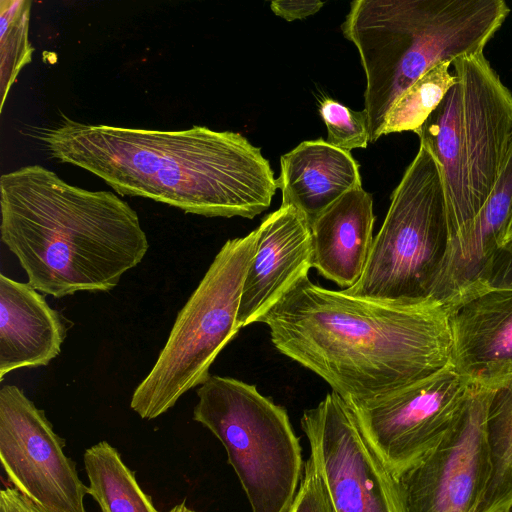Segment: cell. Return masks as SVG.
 <instances>
[{
    "instance_id": "6da1fadb",
    "label": "cell",
    "mask_w": 512,
    "mask_h": 512,
    "mask_svg": "<svg viewBox=\"0 0 512 512\" xmlns=\"http://www.w3.org/2000/svg\"><path fill=\"white\" fill-rule=\"evenodd\" d=\"M260 322L279 352L348 403L390 394L451 363L446 306L434 298L383 302L326 289L307 275Z\"/></svg>"
},
{
    "instance_id": "7a4b0ae2",
    "label": "cell",
    "mask_w": 512,
    "mask_h": 512,
    "mask_svg": "<svg viewBox=\"0 0 512 512\" xmlns=\"http://www.w3.org/2000/svg\"><path fill=\"white\" fill-rule=\"evenodd\" d=\"M39 138L52 158L92 173L117 193L185 213L253 219L277 189L261 150L231 131L93 125L62 116Z\"/></svg>"
},
{
    "instance_id": "3957f363",
    "label": "cell",
    "mask_w": 512,
    "mask_h": 512,
    "mask_svg": "<svg viewBox=\"0 0 512 512\" xmlns=\"http://www.w3.org/2000/svg\"><path fill=\"white\" fill-rule=\"evenodd\" d=\"M0 212L1 241L28 284L56 298L110 291L149 248L127 202L69 184L40 165L1 175Z\"/></svg>"
},
{
    "instance_id": "277c9868",
    "label": "cell",
    "mask_w": 512,
    "mask_h": 512,
    "mask_svg": "<svg viewBox=\"0 0 512 512\" xmlns=\"http://www.w3.org/2000/svg\"><path fill=\"white\" fill-rule=\"evenodd\" d=\"M510 13L504 0H356L341 26L366 77L370 142L401 94L435 64L483 52Z\"/></svg>"
},
{
    "instance_id": "5b68a950",
    "label": "cell",
    "mask_w": 512,
    "mask_h": 512,
    "mask_svg": "<svg viewBox=\"0 0 512 512\" xmlns=\"http://www.w3.org/2000/svg\"><path fill=\"white\" fill-rule=\"evenodd\" d=\"M452 67L457 82L417 132L442 173L445 263L467 239L512 158L511 91L483 52L458 57Z\"/></svg>"
},
{
    "instance_id": "8992f818",
    "label": "cell",
    "mask_w": 512,
    "mask_h": 512,
    "mask_svg": "<svg viewBox=\"0 0 512 512\" xmlns=\"http://www.w3.org/2000/svg\"><path fill=\"white\" fill-rule=\"evenodd\" d=\"M258 239L256 228L227 240L178 312L155 364L132 394L130 407L140 418L161 416L211 376L214 360L240 330L243 283Z\"/></svg>"
},
{
    "instance_id": "52a82bcc",
    "label": "cell",
    "mask_w": 512,
    "mask_h": 512,
    "mask_svg": "<svg viewBox=\"0 0 512 512\" xmlns=\"http://www.w3.org/2000/svg\"><path fill=\"white\" fill-rule=\"evenodd\" d=\"M196 394L193 420L222 443L251 512H287L304 463L286 409L231 377L211 375Z\"/></svg>"
},
{
    "instance_id": "ba28073f",
    "label": "cell",
    "mask_w": 512,
    "mask_h": 512,
    "mask_svg": "<svg viewBox=\"0 0 512 512\" xmlns=\"http://www.w3.org/2000/svg\"><path fill=\"white\" fill-rule=\"evenodd\" d=\"M449 249L443 178L423 145L391 195L359 281L347 293L409 304L432 298Z\"/></svg>"
},
{
    "instance_id": "9c48e42d",
    "label": "cell",
    "mask_w": 512,
    "mask_h": 512,
    "mask_svg": "<svg viewBox=\"0 0 512 512\" xmlns=\"http://www.w3.org/2000/svg\"><path fill=\"white\" fill-rule=\"evenodd\" d=\"M300 423L335 512H407L399 477L339 394L305 410Z\"/></svg>"
},
{
    "instance_id": "30bf717a",
    "label": "cell",
    "mask_w": 512,
    "mask_h": 512,
    "mask_svg": "<svg viewBox=\"0 0 512 512\" xmlns=\"http://www.w3.org/2000/svg\"><path fill=\"white\" fill-rule=\"evenodd\" d=\"M473 384L452 362L431 376L375 399L349 403L369 441L400 477L456 423Z\"/></svg>"
},
{
    "instance_id": "8fae6325",
    "label": "cell",
    "mask_w": 512,
    "mask_h": 512,
    "mask_svg": "<svg viewBox=\"0 0 512 512\" xmlns=\"http://www.w3.org/2000/svg\"><path fill=\"white\" fill-rule=\"evenodd\" d=\"M45 412L15 385L0 389V460L8 480L42 512H86V486Z\"/></svg>"
},
{
    "instance_id": "7c38bea8",
    "label": "cell",
    "mask_w": 512,
    "mask_h": 512,
    "mask_svg": "<svg viewBox=\"0 0 512 512\" xmlns=\"http://www.w3.org/2000/svg\"><path fill=\"white\" fill-rule=\"evenodd\" d=\"M494 391L473 384L456 423L399 477L407 512L478 511L491 473L487 412Z\"/></svg>"
},
{
    "instance_id": "4fadbf2b",
    "label": "cell",
    "mask_w": 512,
    "mask_h": 512,
    "mask_svg": "<svg viewBox=\"0 0 512 512\" xmlns=\"http://www.w3.org/2000/svg\"><path fill=\"white\" fill-rule=\"evenodd\" d=\"M451 362L472 384L498 389L512 380V289L478 283L446 303Z\"/></svg>"
},
{
    "instance_id": "5bb4252c",
    "label": "cell",
    "mask_w": 512,
    "mask_h": 512,
    "mask_svg": "<svg viewBox=\"0 0 512 512\" xmlns=\"http://www.w3.org/2000/svg\"><path fill=\"white\" fill-rule=\"evenodd\" d=\"M259 239L241 295L239 328L263 316L312 268V234L305 217L292 206L268 214L258 227Z\"/></svg>"
},
{
    "instance_id": "9a60e30c",
    "label": "cell",
    "mask_w": 512,
    "mask_h": 512,
    "mask_svg": "<svg viewBox=\"0 0 512 512\" xmlns=\"http://www.w3.org/2000/svg\"><path fill=\"white\" fill-rule=\"evenodd\" d=\"M66 337L60 314L28 283L0 274V379L23 367L48 365Z\"/></svg>"
},
{
    "instance_id": "2e32d148",
    "label": "cell",
    "mask_w": 512,
    "mask_h": 512,
    "mask_svg": "<svg viewBox=\"0 0 512 512\" xmlns=\"http://www.w3.org/2000/svg\"><path fill=\"white\" fill-rule=\"evenodd\" d=\"M372 196L357 187L333 203L312 224V268L344 289L365 269L374 236Z\"/></svg>"
},
{
    "instance_id": "e0dca14e",
    "label": "cell",
    "mask_w": 512,
    "mask_h": 512,
    "mask_svg": "<svg viewBox=\"0 0 512 512\" xmlns=\"http://www.w3.org/2000/svg\"><path fill=\"white\" fill-rule=\"evenodd\" d=\"M277 188L281 206H292L310 227L348 191L361 187L359 164L350 152L322 139L304 141L281 156Z\"/></svg>"
},
{
    "instance_id": "ac0fdd59",
    "label": "cell",
    "mask_w": 512,
    "mask_h": 512,
    "mask_svg": "<svg viewBox=\"0 0 512 512\" xmlns=\"http://www.w3.org/2000/svg\"><path fill=\"white\" fill-rule=\"evenodd\" d=\"M512 210V158L464 243L447 259L432 297L446 303L485 281Z\"/></svg>"
},
{
    "instance_id": "d6986e66",
    "label": "cell",
    "mask_w": 512,
    "mask_h": 512,
    "mask_svg": "<svg viewBox=\"0 0 512 512\" xmlns=\"http://www.w3.org/2000/svg\"><path fill=\"white\" fill-rule=\"evenodd\" d=\"M83 461L88 494L101 512H159L138 484L135 473L107 441L87 448Z\"/></svg>"
},
{
    "instance_id": "ffe728a7",
    "label": "cell",
    "mask_w": 512,
    "mask_h": 512,
    "mask_svg": "<svg viewBox=\"0 0 512 512\" xmlns=\"http://www.w3.org/2000/svg\"><path fill=\"white\" fill-rule=\"evenodd\" d=\"M490 479L477 512L512 507V380L495 389L487 412Z\"/></svg>"
},
{
    "instance_id": "44dd1931",
    "label": "cell",
    "mask_w": 512,
    "mask_h": 512,
    "mask_svg": "<svg viewBox=\"0 0 512 512\" xmlns=\"http://www.w3.org/2000/svg\"><path fill=\"white\" fill-rule=\"evenodd\" d=\"M452 61H441L428 69L395 101L386 115L381 136L403 131L417 134L449 89L457 82Z\"/></svg>"
},
{
    "instance_id": "7402d4cb",
    "label": "cell",
    "mask_w": 512,
    "mask_h": 512,
    "mask_svg": "<svg viewBox=\"0 0 512 512\" xmlns=\"http://www.w3.org/2000/svg\"><path fill=\"white\" fill-rule=\"evenodd\" d=\"M30 0L0 1V111L21 70L32 61Z\"/></svg>"
},
{
    "instance_id": "603a6c76",
    "label": "cell",
    "mask_w": 512,
    "mask_h": 512,
    "mask_svg": "<svg viewBox=\"0 0 512 512\" xmlns=\"http://www.w3.org/2000/svg\"><path fill=\"white\" fill-rule=\"evenodd\" d=\"M319 113L327 127V142L350 152L366 148L370 141L368 120L363 111H354L329 97H323Z\"/></svg>"
},
{
    "instance_id": "cb8c5ba5",
    "label": "cell",
    "mask_w": 512,
    "mask_h": 512,
    "mask_svg": "<svg viewBox=\"0 0 512 512\" xmlns=\"http://www.w3.org/2000/svg\"><path fill=\"white\" fill-rule=\"evenodd\" d=\"M287 512H335L326 485L311 456L304 463L302 480Z\"/></svg>"
},
{
    "instance_id": "d4e9b609",
    "label": "cell",
    "mask_w": 512,
    "mask_h": 512,
    "mask_svg": "<svg viewBox=\"0 0 512 512\" xmlns=\"http://www.w3.org/2000/svg\"><path fill=\"white\" fill-rule=\"evenodd\" d=\"M324 6L319 0H275L270 4L273 13L287 21L305 19Z\"/></svg>"
},
{
    "instance_id": "484cf974",
    "label": "cell",
    "mask_w": 512,
    "mask_h": 512,
    "mask_svg": "<svg viewBox=\"0 0 512 512\" xmlns=\"http://www.w3.org/2000/svg\"><path fill=\"white\" fill-rule=\"evenodd\" d=\"M484 283L492 287L512 289V249L495 252Z\"/></svg>"
},
{
    "instance_id": "4316f807",
    "label": "cell",
    "mask_w": 512,
    "mask_h": 512,
    "mask_svg": "<svg viewBox=\"0 0 512 512\" xmlns=\"http://www.w3.org/2000/svg\"><path fill=\"white\" fill-rule=\"evenodd\" d=\"M0 512H42L13 487L0 491Z\"/></svg>"
},
{
    "instance_id": "83f0119b",
    "label": "cell",
    "mask_w": 512,
    "mask_h": 512,
    "mask_svg": "<svg viewBox=\"0 0 512 512\" xmlns=\"http://www.w3.org/2000/svg\"><path fill=\"white\" fill-rule=\"evenodd\" d=\"M512 248V210L498 240V249Z\"/></svg>"
},
{
    "instance_id": "f1b7e54d",
    "label": "cell",
    "mask_w": 512,
    "mask_h": 512,
    "mask_svg": "<svg viewBox=\"0 0 512 512\" xmlns=\"http://www.w3.org/2000/svg\"><path fill=\"white\" fill-rule=\"evenodd\" d=\"M167 512H196V511H194V510L190 509L189 507H187L185 502H182L180 504H177L176 506H174L173 508H171Z\"/></svg>"
},
{
    "instance_id": "f546056e",
    "label": "cell",
    "mask_w": 512,
    "mask_h": 512,
    "mask_svg": "<svg viewBox=\"0 0 512 512\" xmlns=\"http://www.w3.org/2000/svg\"><path fill=\"white\" fill-rule=\"evenodd\" d=\"M497 512H511V509L510 508L502 509V510H499Z\"/></svg>"
},
{
    "instance_id": "4dcf8cb0",
    "label": "cell",
    "mask_w": 512,
    "mask_h": 512,
    "mask_svg": "<svg viewBox=\"0 0 512 512\" xmlns=\"http://www.w3.org/2000/svg\"><path fill=\"white\" fill-rule=\"evenodd\" d=\"M511 512H512V507H511Z\"/></svg>"
}]
</instances>
